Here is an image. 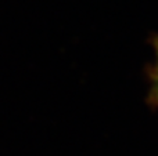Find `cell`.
<instances>
[{
	"label": "cell",
	"mask_w": 158,
	"mask_h": 156,
	"mask_svg": "<svg viewBox=\"0 0 158 156\" xmlns=\"http://www.w3.org/2000/svg\"><path fill=\"white\" fill-rule=\"evenodd\" d=\"M148 104L158 109V36L153 39V60L148 66Z\"/></svg>",
	"instance_id": "1"
}]
</instances>
